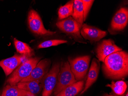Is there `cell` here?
Here are the masks:
<instances>
[{
  "label": "cell",
  "instance_id": "obj_6",
  "mask_svg": "<svg viewBox=\"0 0 128 96\" xmlns=\"http://www.w3.org/2000/svg\"><path fill=\"white\" fill-rule=\"evenodd\" d=\"M28 22L29 28L32 32L37 35L51 36L56 33L45 29L40 16L35 10H31L29 12Z\"/></svg>",
  "mask_w": 128,
  "mask_h": 96
},
{
  "label": "cell",
  "instance_id": "obj_23",
  "mask_svg": "<svg viewBox=\"0 0 128 96\" xmlns=\"http://www.w3.org/2000/svg\"><path fill=\"white\" fill-rule=\"evenodd\" d=\"M103 96H115L114 95H113V94H104V95Z\"/></svg>",
  "mask_w": 128,
  "mask_h": 96
},
{
  "label": "cell",
  "instance_id": "obj_15",
  "mask_svg": "<svg viewBox=\"0 0 128 96\" xmlns=\"http://www.w3.org/2000/svg\"><path fill=\"white\" fill-rule=\"evenodd\" d=\"M84 85L83 81H77L68 86L55 96H75L82 90Z\"/></svg>",
  "mask_w": 128,
  "mask_h": 96
},
{
  "label": "cell",
  "instance_id": "obj_11",
  "mask_svg": "<svg viewBox=\"0 0 128 96\" xmlns=\"http://www.w3.org/2000/svg\"><path fill=\"white\" fill-rule=\"evenodd\" d=\"M107 34V32L86 24H83L80 30L81 36L85 39L89 40L91 44L100 41Z\"/></svg>",
  "mask_w": 128,
  "mask_h": 96
},
{
  "label": "cell",
  "instance_id": "obj_20",
  "mask_svg": "<svg viewBox=\"0 0 128 96\" xmlns=\"http://www.w3.org/2000/svg\"><path fill=\"white\" fill-rule=\"evenodd\" d=\"M106 86L110 87L115 93L119 95L124 94L127 88L126 83L124 81H118L116 82L112 81L110 84H108Z\"/></svg>",
  "mask_w": 128,
  "mask_h": 96
},
{
  "label": "cell",
  "instance_id": "obj_7",
  "mask_svg": "<svg viewBox=\"0 0 128 96\" xmlns=\"http://www.w3.org/2000/svg\"><path fill=\"white\" fill-rule=\"evenodd\" d=\"M56 26L62 32L72 37L77 40L82 39L80 35L82 26L72 17L58 22Z\"/></svg>",
  "mask_w": 128,
  "mask_h": 96
},
{
  "label": "cell",
  "instance_id": "obj_9",
  "mask_svg": "<svg viewBox=\"0 0 128 96\" xmlns=\"http://www.w3.org/2000/svg\"><path fill=\"white\" fill-rule=\"evenodd\" d=\"M122 49L115 44L112 40H104L99 44L96 49L97 57L98 60L104 62L106 58L113 53L122 51Z\"/></svg>",
  "mask_w": 128,
  "mask_h": 96
},
{
  "label": "cell",
  "instance_id": "obj_22",
  "mask_svg": "<svg viewBox=\"0 0 128 96\" xmlns=\"http://www.w3.org/2000/svg\"><path fill=\"white\" fill-rule=\"evenodd\" d=\"M94 1L92 0H82L83 13H84V21L86 20L87 16L89 13L90 10L92 7L93 3Z\"/></svg>",
  "mask_w": 128,
  "mask_h": 96
},
{
  "label": "cell",
  "instance_id": "obj_18",
  "mask_svg": "<svg viewBox=\"0 0 128 96\" xmlns=\"http://www.w3.org/2000/svg\"><path fill=\"white\" fill-rule=\"evenodd\" d=\"M14 44L16 51L20 54L23 55L28 58L34 55V50L26 43L14 39Z\"/></svg>",
  "mask_w": 128,
  "mask_h": 96
},
{
  "label": "cell",
  "instance_id": "obj_5",
  "mask_svg": "<svg viewBox=\"0 0 128 96\" xmlns=\"http://www.w3.org/2000/svg\"><path fill=\"white\" fill-rule=\"evenodd\" d=\"M90 59V56L88 55L69 58L71 70L77 81L84 78L89 68Z\"/></svg>",
  "mask_w": 128,
  "mask_h": 96
},
{
  "label": "cell",
  "instance_id": "obj_3",
  "mask_svg": "<svg viewBox=\"0 0 128 96\" xmlns=\"http://www.w3.org/2000/svg\"><path fill=\"white\" fill-rule=\"evenodd\" d=\"M76 82V80L71 70L69 62L62 63L60 65L54 94L55 96L68 86Z\"/></svg>",
  "mask_w": 128,
  "mask_h": 96
},
{
  "label": "cell",
  "instance_id": "obj_4",
  "mask_svg": "<svg viewBox=\"0 0 128 96\" xmlns=\"http://www.w3.org/2000/svg\"><path fill=\"white\" fill-rule=\"evenodd\" d=\"M61 64L56 63L42 80V96H50L54 90L56 85L58 75L60 70Z\"/></svg>",
  "mask_w": 128,
  "mask_h": 96
},
{
  "label": "cell",
  "instance_id": "obj_12",
  "mask_svg": "<svg viewBox=\"0 0 128 96\" xmlns=\"http://www.w3.org/2000/svg\"><path fill=\"white\" fill-rule=\"evenodd\" d=\"M128 22V11L126 8L120 9L112 19L111 28L114 31H122L126 27Z\"/></svg>",
  "mask_w": 128,
  "mask_h": 96
},
{
  "label": "cell",
  "instance_id": "obj_19",
  "mask_svg": "<svg viewBox=\"0 0 128 96\" xmlns=\"http://www.w3.org/2000/svg\"><path fill=\"white\" fill-rule=\"evenodd\" d=\"M74 1H71L59 9L58 19L60 21L63 20L72 16L73 14V6Z\"/></svg>",
  "mask_w": 128,
  "mask_h": 96
},
{
  "label": "cell",
  "instance_id": "obj_16",
  "mask_svg": "<svg viewBox=\"0 0 128 96\" xmlns=\"http://www.w3.org/2000/svg\"><path fill=\"white\" fill-rule=\"evenodd\" d=\"M16 85L20 88L30 92L34 95L39 94L42 89L41 83L36 81L19 82Z\"/></svg>",
  "mask_w": 128,
  "mask_h": 96
},
{
  "label": "cell",
  "instance_id": "obj_24",
  "mask_svg": "<svg viewBox=\"0 0 128 96\" xmlns=\"http://www.w3.org/2000/svg\"><path fill=\"white\" fill-rule=\"evenodd\" d=\"M126 96H128V93H126Z\"/></svg>",
  "mask_w": 128,
  "mask_h": 96
},
{
  "label": "cell",
  "instance_id": "obj_14",
  "mask_svg": "<svg viewBox=\"0 0 128 96\" xmlns=\"http://www.w3.org/2000/svg\"><path fill=\"white\" fill-rule=\"evenodd\" d=\"M1 96H34V95L20 88L16 85H6L4 88Z\"/></svg>",
  "mask_w": 128,
  "mask_h": 96
},
{
  "label": "cell",
  "instance_id": "obj_13",
  "mask_svg": "<svg viewBox=\"0 0 128 96\" xmlns=\"http://www.w3.org/2000/svg\"><path fill=\"white\" fill-rule=\"evenodd\" d=\"M100 67V62L97 59L93 58L89 70L85 86L83 90L80 93V94H82L85 92L96 81L98 76Z\"/></svg>",
  "mask_w": 128,
  "mask_h": 96
},
{
  "label": "cell",
  "instance_id": "obj_8",
  "mask_svg": "<svg viewBox=\"0 0 128 96\" xmlns=\"http://www.w3.org/2000/svg\"><path fill=\"white\" fill-rule=\"evenodd\" d=\"M51 63V61L50 59L41 60L33 69L30 75L20 82L36 81L41 83L44 76L49 71Z\"/></svg>",
  "mask_w": 128,
  "mask_h": 96
},
{
  "label": "cell",
  "instance_id": "obj_1",
  "mask_svg": "<svg viewBox=\"0 0 128 96\" xmlns=\"http://www.w3.org/2000/svg\"><path fill=\"white\" fill-rule=\"evenodd\" d=\"M102 70L106 77L118 79L128 74V54L125 51L115 52L106 58Z\"/></svg>",
  "mask_w": 128,
  "mask_h": 96
},
{
  "label": "cell",
  "instance_id": "obj_17",
  "mask_svg": "<svg viewBox=\"0 0 128 96\" xmlns=\"http://www.w3.org/2000/svg\"><path fill=\"white\" fill-rule=\"evenodd\" d=\"M72 18L82 26L84 22L83 4L81 0L74 1Z\"/></svg>",
  "mask_w": 128,
  "mask_h": 96
},
{
  "label": "cell",
  "instance_id": "obj_10",
  "mask_svg": "<svg viewBox=\"0 0 128 96\" xmlns=\"http://www.w3.org/2000/svg\"><path fill=\"white\" fill-rule=\"evenodd\" d=\"M27 58L25 55L16 53L12 57L0 61V67L2 68L6 76H8Z\"/></svg>",
  "mask_w": 128,
  "mask_h": 96
},
{
  "label": "cell",
  "instance_id": "obj_2",
  "mask_svg": "<svg viewBox=\"0 0 128 96\" xmlns=\"http://www.w3.org/2000/svg\"><path fill=\"white\" fill-rule=\"evenodd\" d=\"M42 58L30 57L26 59L9 76L6 81L7 85H16L28 76Z\"/></svg>",
  "mask_w": 128,
  "mask_h": 96
},
{
  "label": "cell",
  "instance_id": "obj_21",
  "mask_svg": "<svg viewBox=\"0 0 128 96\" xmlns=\"http://www.w3.org/2000/svg\"><path fill=\"white\" fill-rule=\"evenodd\" d=\"M67 40H47L43 42L40 44L37 48L38 49H43L45 48L50 47L52 46H57L62 44H65L67 43Z\"/></svg>",
  "mask_w": 128,
  "mask_h": 96
}]
</instances>
